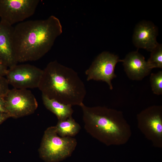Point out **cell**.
I'll list each match as a JSON object with an SVG mask.
<instances>
[{"instance_id": "1", "label": "cell", "mask_w": 162, "mask_h": 162, "mask_svg": "<svg viewBox=\"0 0 162 162\" xmlns=\"http://www.w3.org/2000/svg\"><path fill=\"white\" fill-rule=\"evenodd\" d=\"M62 32L60 20L53 15L45 20L18 23L14 27L13 35L16 62L18 63L39 59L50 50Z\"/></svg>"}, {"instance_id": "2", "label": "cell", "mask_w": 162, "mask_h": 162, "mask_svg": "<svg viewBox=\"0 0 162 162\" xmlns=\"http://www.w3.org/2000/svg\"><path fill=\"white\" fill-rule=\"evenodd\" d=\"M38 88L49 98L72 106H80L86 94L77 73L56 61L50 62L43 70Z\"/></svg>"}, {"instance_id": "3", "label": "cell", "mask_w": 162, "mask_h": 162, "mask_svg": "<svg viewBox=\"0 0 162 162\" xmlns=\"http://www.w3.org/2000/svg\"><path fill=\"white\" fill-rule=\"evenodd\" d=\"M84 128L92 136L107 146L126 143L131 131L122 112L105 106H80Z\"/></svg>"}, {"instance_id": "4", "label": "cell", "mask_w": 162, "mask_h": 162, "mask_svg": "<svg viewBox=\"0 0 162 162\" xmlns=\"http://www.w3.org/2000/svg\"><path fill=\"white\" fill-rule=\"evenodd\" d=\"M77 144L72 137H62L57 134L55 126L48 128L45 131L39 152L45 162H59L70 156Z\"/></svg>"}, {"instance_id": "5", "label": "cell", "mask_w": 162, "mask_h": 162, "mask_svg": "<svg viewBox=\"0 0 162 162\" xmlns=\"http://www.w3.org/2000/svg\"><path fill=\"white\" fill-rule=\"evenodd\" d=\"M138 127L155 147H162V106L153 105L137 115Z\"/></svg>"}, {"instance_id": "6", "label": "cell", "mask_w": 162, "mask_h": 162, "mask_svg": "<svg viewBox=\"0 0 162 162\" xmlns=\"http://www.w3.org/2000/svg\"><path fill=\"white\" fill-rule=\"evenodd\" d=\"M4 99L7 112L11 117L17 118L31 115L38 107L34 96L27 89H9Z\"/></svg>"}, {"instance_id": "7", "label": "cell", "mask_w": 162, "mask_h": 162, "mask_svg": "<svg viewBox=\"0 0 162 162\" xmlns=\"http://www.w3.org/2000/svg\"><path fill=\"white\" fill-rule=\"evenodd\" d=\"M117 55L109 52H103L98 55L93 62L85 74L87 80H93L106 82L110 90L113 89L111 81L116 77L115 73L116 65L122 62Z\"/></svg>"}, {"instance_id": "8", "label": "cell", "mask_w": 162, "mask_h": 162, "mask_svg": "<svg viewBox=\"0 0 162 162\" xmlns=\"http://www.w3.org/2000/svg\"><path fill=\"white\" fill-rule=\"evenodd\" d=\"M39 0H0L1 20L9 25L23 22L34 13Z\"/></svg>"}, {"instance_id": "9", "label": "cell", "mask_w": 162, "mask_h": 162, "mask_svg": "<svg viewBox=\"0 0 162 162\" xmlns=\"http://www.w3.org/2000/svg\"><path fill=\"white\" fill-rule=\"evenodd\" d=\"M43 70L29 64H16L8 69L6 78L16 89L38 88Z\"/></svg>"}, {"instance_id": "10", "label": "cell", "mask_w": 162, "mask_h": 162, "mask_svg": "<svg viewBox=\"0 0 162 162\" xmlns=\"http://www.w3.org/2000/svg\"><path fill=\"white\" fill-rule=\"evenodd\" d=\"M122 62L127 76L132 80H142L150 74L152 69L144 57L137 51L129 52Z\"/></svg>"}, {"instance_id": "11", "label": "cell", "mask_w": 162, "mask_h": 162, "mask_svg": "<svg viewBox=\"0 0 162 162\" xmlns=\"http://www.w3.org/2000/svg\"><path fill=\"white\" fill-rule=\"evenodd\" d=\"M14 27L0 21V62L8 68L17 64L13 46Z\"/></svg>"}, {"instance_id": "12", "label": "cell", "mask_w": 162, "mask_h": 162, "mask_svg": "<svg viewBox=\"0 0 162 162\" xmlns=\"http://www.w3.org/2000/svg\"><path fill=\"white\" fill-rule=\"evenodd\" d=\"M158 30L153 24L143 21L136 26L133 37L134 45L151 52L158 44L156 41Z\"/></svg>"}, {"instance_id": "13", "label": "cell", "mask_w": 162, "mask_h": 162, "mask_svg": "<svg viewBox=\"0 0 162 162\" xmlns=\"http://www.w3.org/2000/svg\"><path fill=\"white\" fill-rule=\"evenodd\" d=\"M42 98L45 107L57 116L58 121H64L72 117L74 110L72 106L66 104L42 94Z\"/></svg>"}, {"instance_id": "14", "label": "cell", "mask_w": 162, "mask_h": 162, "mask_svg": "<svg viewBox=\"0 0 162 162\" xmlns=\"http://www.w3.org/2000/svg\"><path fill=\"white\" fill-rule=\"evenodd\" d=\"M56 132L62 137L75 136L80 131L81 127L73 118L64 121H58L55 126Z\"/></svg>"}, {"instance_id": "15", "label": "cell", "mask_w": 162, "mask_h": 162, "mask_svg": "<svg viewBox=\"0 0 162 162\" xmlns=\"http://www.w3.org/2000/svg\"><path fill=\"white\" fill-rule=\"evenodd\" d=\"M150 58L147 62L152 69L154 68H162V46L158 44L151 52Z\"/></svg>"}, {"instance_id": "16", "label": "cell", "mask_w": 162, "mask_h": 162, "mask_svg": "<svg viewBox=\"0 0 162 162\" xmlns=\"http://www.w3.org/2000/svg\"><path fill=\"white\" fill-rule=\"evenodd\" d=\"M150 80L152 90L154 94H162V71L151 74Z\"/></svg>"}, {"instance_id": "17", "label": "cell", "mask_w": 162, "mask_h": 162, "mask_svg": "<svg viewBox=\"0 0 162 162\" xmlns=\"http://www.w3.org/2000/svg\"><path fill=\"white\" fill-rule=\"evenodd\" d=\"M9 83L7 79L4 76H0V97L5 96L9 90Z\"/></svg>"}, {"instance_id": "18", "label": "cell", "mask_w": 162, "mask_h": 162, "mask_svg": "<svg viewBox=\"0 0 162 162\" xmlns=\"http://www.w3.org/2000/svg\"><path fill=\"white\" fill-rule=\"evenodd\" d=\"M0 112L7 113L4 97H0Z\"/></svg>"}, {"instance_id": "19", "label": "cell", "mask_w": 162, "mask_h": 162, "mask_svg": "<svg viewBox=\"0 0 162 162\" xmlns=\"http://www.w3.org/2000/svg\"><path fill=\"white\" fill-rule=\"evenodd\" d=\"M8 70V68L0 62V76H6Z\"/></svg>"}, {"instance_id": "20", "label": "cell", "mask_w": 162, "mask_h": 162, "mask_svg": "<svg viewBox=\"0 0 162 162\" xmlns=\"http://www.w3.org/2000/svg\"><path fill=\"white\" fill-rule=\"evenodd\" d=\"M10 117V116L8 113L0 112V124Z\"/></svg>"}]
</instances>
